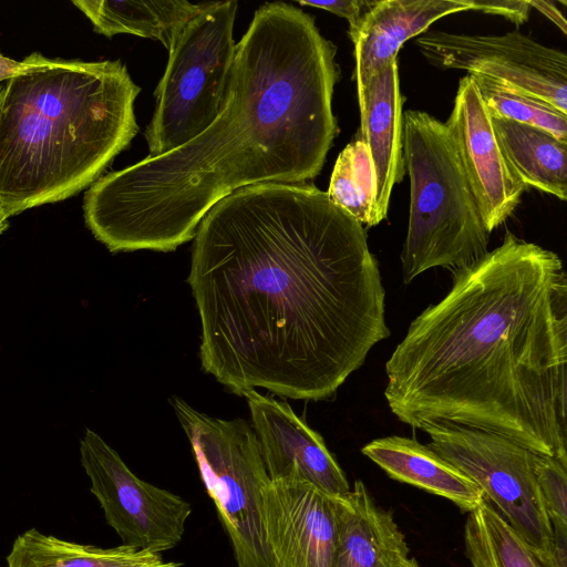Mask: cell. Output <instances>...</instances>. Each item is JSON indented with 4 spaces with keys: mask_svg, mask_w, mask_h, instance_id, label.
Instances as JSON below:
<instances>
[{
    "mask_svg": "<svg viewBox=\"0 0 567 567\" xmlns=\"http://www.w3.org/2000/svg\"><path fill=\"white\" fill-rule=\"evenodd\" d=\"M535 473L553 530L567 532V465L536 454Z\"/></svg>",
    "mask_w": 567,
    "mask_h": 567,
    "instance_id": "cell-24",
    "label": "cell"
},
{
    "mask_svg": "<svg viewBox=\"0 0 567 567\" xmlns=\"http://www.w3.org/2000/svg\"><path fill=\"white\" fill-rule=\"evenodd\" d=\"M450 291L409 326L385 363L403 423L504 436L567 465V276L559 256L507 231L452 270Z\"/></svg>",
    "mask_w": 567,
    "mask_h": 567,
    "instance_id": "cell-3",
    "label": "cell"
},
{
    "mask_svg": "<svg viewBox=\"0 0 567 567\" xmlns=\"http://www.w3.org/2000/svg\"><path fill=\"white\" fill-rule=\"evenodd\" d=\"M467 514L464 545L472 567H550L486 499Z\"/></svg>",
    "mask_w": 567,
    "mask_h": 567,
    "instance_id": "cell-21",
    "label": "cell"
},
{
    "mask_svg": "<svg viewBox=\"0 0 567 567\" xmlns=\"http://www.w3.org/2000/svg\"><path fill=\"white\" fill-rule=\"evenodd\" d=\"M375 173L367 144L357 138L339 154L327 195L364 228L375 226Z\"/></svg>",
    "mask_w": 567,
    "mask_h": 567,
    "instance_id": "cell-22",
    "label": "cell"
},
{
    "mask_svg": "<svg viewBox=\"0 0 567 567\" xmlns=\"http://www.w3.org/2000/svg\"><path fill=\"white\" fill-rule=\"evenodd\" d=\"M445 125L491 234L513 215L528 188L506 162L491 114L468 74L458 82L453 110Z\"/></svg>",
    "mask_w": 567,
    "mask_h": 567,
    "instance_id": "cell-11",
    "label": "cell"
},
{
    "mask_svg": "<svg viewBox=\"0 0 567 567\" xmlns=\"http://www.w3.org/2000/svg\"><path fill=\"white\" fill-rule=\"evenodd\" d=\"M530 8L537 9L553 21L564 34L567 33L566 19L555 1L528 0Z\"/></svg>",
    "mask_w": 567,
    "mask_h": 567,
    "instance_id": "cell-28",
    "label": "cell"
},
{
    "mask_svg": "<svg viewBox=\"0 0 567 567\" xmlns=\"http://www.w3.org/2000/svg\"><path fill=\"white\" fill-rule=\"evenodd\" d=\"M361 140L367 144L375 173L374 224L385 219L393 186L404 176L403 99L398 59L385 64L358 97Z\"/></svg>",
    "mask_w": 567,
    "mask_h": 567,
    "instance_id": "cell-15",
    "label": "cell"
},
{
    "mask_svg": "<svg viewBox=\"0 0 567 567\" xmlns=\"http://www.w3.org/2000/svg\"><path fill=\"white\" fill-rule=\"evenodd\" d=\"M300 6L312 7L332 12L344 18L349 23V33L353 32L363 14L373 6L374 1L367 0H334V1H298Z\"/></svg>",
    "mask_w": 567,
    "mask_h": 567,
    "instance_id": "cell-25",
    "label": "cell"
},
{
    "mask_svg": "<svg viewBox=\"0 0 567 567\" xmlns=\"http://www.w3.org/2000/svg\"><path fill=\"white\" fill-rule=\"evenodd\" d=\"M403 567H420V566L414 558H410L409 561Z\"/></svg>",
    "mask_w": 567,
    "mask_h": 567,
    "instance_id": "cell-30",
    "label": "cell"
},
{
    "mask_svg": "<svg viewBox=\"0 0 567 567\" xmlns=\"http://www.w3.org/2000/svg\"><path fill=\"white\" fill-rule=\"evenodd\" d=\"M471 10L502 16L516 25L528 20L530 4L528 0H470Z\"/></svg>",
    "mask_w": 567,
    "mask_h": 567,
    "instance_id": "cell-26",
    "label": "cell"
},
{
    "mask_svg": "<svg viewBox=\"0 0 567 567\" xmlns=\"http://www.w3.org/2000/svg\"><path fill=\"white\" fill-rule=\"evenodd\" d=\"M336 54L309 13L259 7L215 121L183 146L101 176L84 195L87 228L112 252L173 251L233 192L315 178L339 132Z\"/></svg>",
    "mask_w": 567,
    "mask_h": 567,
    "instance_id": "cell-2",
    "label": "cell"
},
{
    "mask_svg": "<svg viewBox=\"0 0 567 567\" xmlns=\"http://www.w3.org/2000/svg\"><path fill=\"white\" fill-rule=\"evenodd\" d=\"M8 227V217L0 208V234Z\"/></svg>",
    "mask_w": 567,
    "mask_h": 567,
    "instance_id": "cell-29",
    "label": "cell"
},
{
    "mask_svg": "<svg viewBox=\"0 0 567 567\" xmlns=\"http://www.w3.org/2000/svg\"><path fill=\"white\" fill-rule=\"evenodd\" d=\"M493 128L518 179L558 199L567 198V143L527 124L491 115Z\"/></svg>",
    "mask_w": 567,
    "mask_h": 567,
    "instance_id": "cell-19",
    "label": "cell"
},
{
    "mask_svg": "<svg viewBox=\"0 0 567 567\" xmlns=\"http://www.w3.org/2000/svg\"><path fill=\"white\" fill-rule=\"evenodd\" d=\"M243 396L270 481L308 483L331 496L350 492L349 482L322 436L288 403L256 390Z\"/></svg>",
    "mask_w": 567,
    "mask_h": 567,
    "instance_id": "cell-12",
    "label": "cell"
},
{
    "mask_svg": "<svg viewBox=\"0 0 567 567\" xmlns=\"http://www.w3.org/2000/svg\"><path fill=\"white\" fill-rule=\"evenodd\" d=\"M8 567H182L162 554L125 545L101 548L44 535L35 528L19 535L7 556Z\"/></svg>",
    "mask_w": 567,
    "mask_h": 567,
    "instance_id": "cell-20",
    "label": "cell"
},
{
    "mask_svg": "<svg viewBox=\"0 0 567 567\" xmlns=\"http://www.w3.org/2000/svg\"><path fill=\"white\" fill-rule=\"evenodd\" d=\"M471 76L491 115L542 128L567 143V114L502 82L481 75Z\"/></svg>",
    "mask_w": 567,
    "mask_h": 567,
    "instance_id": "cell-23",
    "label": "cell"
},
{
    "mask_svg": "<svg viewBox=\"0 0 567 567\" xmlns=\"http://www.w3.org/2000/svg\"><path fill=\"white\" fill-rule=\"evenodd\" d=\"M415 45L442 70L466 71L538 97L567 114V56L512 31L501 35L427 30Z\"/></svg>",
    "mask_w": 567,
    "mask_h": 567,
    "instance_id": "cell-10",
    "label": "cell"
},
{
    "mask_svg": "<svg viewBox=\"0 0 567 567\" xmlns=\"http://www.w3.org/2000/svg\"><path fill=\"white\" fill-rule=\"evenodd\" d=\"M141 91L120 61L54 59L4 83L0 208L9 218L94 184L138 132Z\"/></svg>",
    "mask_w": 567,
    "mask_h": 567,
    "instance_id": "cell-4",
    "label": "cell"
},
{
    "mask_svg": "<svg viewBox=\"0 0 567 567\" xmlns=\"http://www.w3.org/2000/svg\"><path fill=\"white\" fill-rule=\"evenodd\" d=\"M402 121L410 210L401 262L410 284L431 268L455 270L482 258L489 233L445 123L419 110Z\"/></svg>",
    "mask_w": 567,
    "mask_h": 567,
    "instance_id": "cell-5",
    "label": "cell"
},
{
    "mask_svg": "<svg viewBox=\"0 0 567 567\" xmlns=\"http://www.w3.org/2000/svg\"><path fill=\"white\" fill-rule=\"evenodd\" d=\"M471 10L470 0H381L363 14L349 33L354 44L358 97L371 78L396 59L401 47L427 31L436 20Z\"/></svg>",
    "mask_w": 567,
    "mask_h": 567,
    "instance_id": "cell-14",
    "label": "cell"
},
{
    "mask_svg": "<svg viewBox=\"0 0 567 567\" xmlns=\"http://www.w3.org/2000/svg\"><path fill=\"white\" fill-rule=\"evenodd\" d=\"M171 404L229 537L237 567H275L262 516V492L270 478L251 425L243 419L209 416L177 396Z\"/></svg>",
    "mask_w": 567,
    "mask_h": 567,
    "instance_id": "cell-7",
    "label": "cell"
},
{
    "mask_svg": "<svg viewBox=\"0 0 567 567\" xmlns=\"http://www.w3.org/2000/svg\"><path fill=\"white\" fill-rule=\"evenodd\" d=\"M80 461L91 493L122 545L162 554L181 543L190 503L137 477L120 454L89 429L80 442Z\"/></svg>",
    "mask_w": 567,
    "mask_h": 567,
    "instance_id": "cell-9",
    "label": "cell"
},
{
    "mask_svg": "<svg viewBox=\"0 0 567 567\" xmlns=\"http://www.w3.org/2000/svg\"><path fill=\"white\" fill-rule=\"evenodd\" d=\"M337 535L332 567H403L409 546L390 511L379 506L362 481L334 496Z\"/></svg>",
    "mask_w": 567,
    "mask_h": 567,
    "instance_id": "cell-16",
    "label": "cell"
},
{
    "mask_svg": "<svg viewBox=\"0 0 567 567\" xmlns=\"http://www.w3.org/2000/svg\"><path fill=\"white\" fill-rule=\"evenodd\" d=\"M237 2L215 1L195 16L168 50L145 131L151 157L168 153L204 132L217 117L235 58Z\"/></svg>",
    "mask_w": 567,
    "mask_h": 567,
    "instance_id": "cell-6",
    "label": "cell"
},
{
    "mask_svg": "<svg viewBox=\"0 0 567 567\" xmlns=\"http://www.w3.org/2000/svg\"><path fill=\"white\" fill-rule=\"evenodd\" d=\"M3 93H4V83H1L0 84V105L2 102Z\"/></svg>",
    "mask_w": 567,
    "mask_h": 567,
    "instance_id": "cell-31",
    "label": "cell"
},
{
    "mask_svg": "<svg viewBox=\"0 0 567 567\" xmlns=\"http://www.w3.org/2000/svg\"><path fill=\"white\" fill-rule=\"evenodd\" d=\"M433 451L470 477L485 499L550 567L554 530L535 473L536 454L498 434L449 425L424 427Z\"/></svg>",
    "mask_w": 567,
    "mask_h": 567,
    "instance_id": "cell-8",
    "label": "cell"
},
{
    "mask_svg": "<svg viewBox=\"0 0 567 567\" xmlns=\"http://www.w3.org/2000/svg\"><path fill=\"white\" fill-rule=\"evenodd\" d=\"M262 516L275 567H332L334 496L308 483L270 481L262 492Z\"/></svg>",
    "mask_w": 567,
    "mask_h": 567,
    "instance_id": "cell-13",
    "label": "cell"
},
{
    "mask_svg": "<svg viewBox=\"0 0 567 567\" xmlns=\"http://www.w3.org/2000/svg\"><path fill=\"white\" fill-rule=\"evenodd\" d=\"M193 239L202 368L237 395L330 399L390 336L365 228L312 184L239 188Z\"/></svg>",
    "mask_w": 567,
    "mask_h": 567,
    "instance_id": "cell-1",
    "label": "cell"
},
{
    "mask_svg": "<svg viewBox=\"0 0 567 567\" xmlns=\"http://www.w3.org/2000/svg\"><path fill=\"white\" fill-rule=\"evenodd\" d=\"M72 3L100 34L112 38L115 34L128 33L150 38L159 41L167 50L186 23L208 4H195L186 0H76Z\"/></svg>",
    "mask_w": 567,
    "mask_h": 567,
    "instance_id": "cell-18",
    "label": "cell"
},
{
    "mask_svg": "<svg viewBox=\"0 0 567 567\" xmlns=\"http://www.w3.org/2000/svg\"><path fill=\"white\" fill-rule=\"evenodd\" d=\"M361 452L391 478L444 497L470 513L485 501L484 492L429 445L391 435L365 444Z\"/></svg>",
    "mask_w": 567,
    "mask_h": 567,
    "instance_id": "cell-17",
    "label": "cell"
},
{
    "mask_svg": "<svg viewBox=\"0 0 567 567\" xmlns=\"http://www.w3.org/2000/svg\"><path fill=\"white\" fill-rule=\"evenodd\" d=\"M54 59H49L39 52H33L21 61L0 54V84L32 71L51 65Z\"/></svg>",
    "mask_w": 567,
    "mask_h": 567,
    "instance_id": "cell-27",
    "label": "cell"
}]
</instances>
